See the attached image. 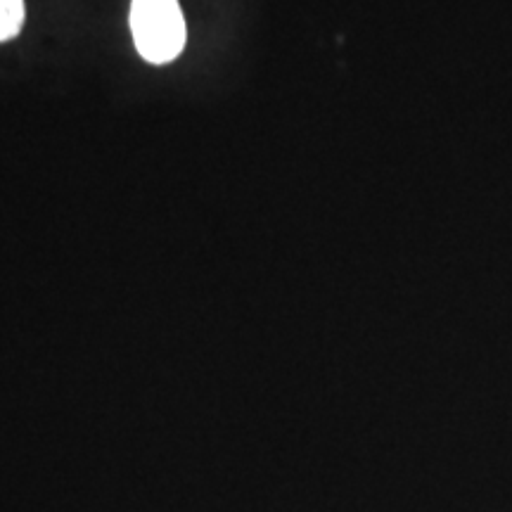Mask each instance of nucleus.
<instances>
[{"mask_svg":"<svg viewBox=\"0 0 512 512\" xmlns=\"http://www.w3.org/2000/svg\"><path fill=\"white\" fill-rule=\"evenodd\" d=\"M131 36L150 64H169L185 50L188 27L178 0H131Z\"/></svg>","mask_w":512,"mask_h":512,"instance_id":"1","label":"nucleus"},{"mask_svg":"<svg viewBox=\"0 0 512 512\" xmlns=\"http://www.w3.org/2000/svg\"><path fill=\"white\" fill-rule=\"evenodd\" d=\"M27 5L24 0H0V43L15 38L24 27Z\"/></svg>","mask_w":512,"mask_h":512,"instance_id":"2","label":"nucleus"}]
</instances>
